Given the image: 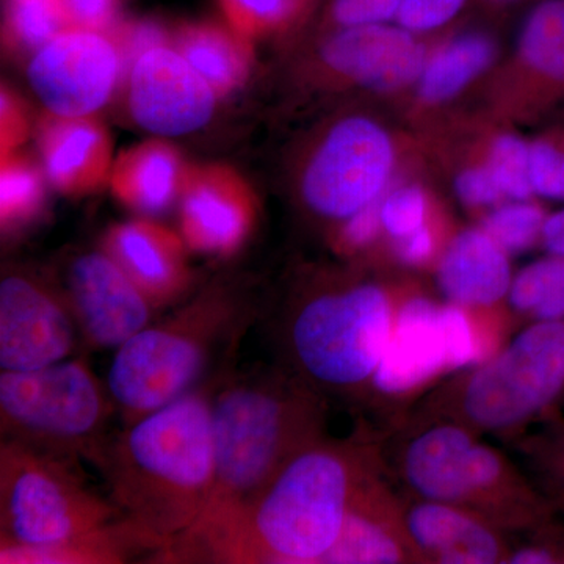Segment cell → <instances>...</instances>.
I'll list each match as a JSON object with an SVG mask.
<instances>
[{
	"label": "cell",
	"mask_w": 564,
	"mask_h": 564,
	"mask_svg": "<svg viewBox=\"0 0 564 564\" xmlns=\"http://www.w3.org/2000/svg\"><path fill=\"white\" fill-rule=\"evenodd\" d=\"M375 458L362 444L321 437L289 459L250 502L198 519L151 562L321 564Z\"/></svg>",
	"instance_id": "1"
},
{
	"label": "cell",
	"mask_w": 564,
	"mask_h": 564,
	"mask_svg": "<svg viewBox=\"0 0 564 564\" xmlns=\"http://www.w3.org/2000/svg\"><path fill=\"white\" fill-rule=\"evenodd\" d=\"M96 467L122 518L161 552L202 518L214 494L210 397L198 389L129 423L109 437Z\"/></svg>",
	"instance_id": "2"
},
{
	"label": "cell",
	"mask_w": 564,
	"mask_h": 564,
	"mask_svg": "<svg viewBox=\"0 0 564 564\" xmlns=\"http://www.w3.org/2000/svg\"><path fill=\"white\" fill-rule=\"evenodd\" d=\"M323 421L322 393L295 372L262 370L223 386L212 399L215 488L202 518L250 502L289 459L323 437Z\"/></svg>",
	"instance_id": "3"
},
{
	"label": "cell",
	"mask_w": 564,
	"mask_h": 564,
	"mask_svg": "<svg viewBox=\"0 0 564 564\" xmlns=\"http://www.w3.org/2000/svg\"><path fill=\"white\" fill-rule=\"evenodd\" d=\"M251 313L236 285L214 282L121 345L107 389L126 425L198 391L210 367L247 332Z\"/></svg>",
	"instance_id": "4"
},
{
	"label": "cell",
	"mask_w": 564,
	"mask_h": 564,
	"mask_svg": "<svg viewBox=\"0 0 564 564\" xmlns=\"http://www.w3.org/2000/svg\"><path fill=\"white\" fill-rule=\"evenodd\" d=\"M393 317L391 295L375 282L311 293L288 317L293 372L318 392L350 393L372 384Z\"/></svg>",
	"instance_id": "5"
},
{
	"label": "cell",
	"mask_w": 564,
	"mask_h": 564,
	"mask_svg": "<svg viewBox=\"0 0 564 564\" xmlns=\"http://www.w3.org/2000/svg\"><path fill=\"white\" fill-rule=\"evenodd\" d=\"M115 404L85 359L0 373V432L11 441L76 464L101 459Z\"/></svg>",
	"instance_id": "6"
},
{
	"label": "cell",
	"mask_w": 564,
	"mask_h": 564,
	"mask_svg": "<svg viewBox=\"0 0 564 564\" xmlns=\"http://www.w3.org/2000/svg\"><path fill=\"white\" fill-rule=\"evenodd\" d=\"M400 470L423 499L466 508L502 530L525 525L532 494L513 464L469 426L437 422L403 448Z\"/></svg>",
	"instance_id": "7"
},
{
	"label": "cell",
	"mask_w": 564,
	"mask_h": 564,
	"mask_svg": "<svg viewBox=\"0 0 564 564\" xmlns=\"http://www.w3.org/2000/svg\"><path fill=\"white\" fill-rule=\"evenodd\" d=\"M74 464L25 445L0 444V545L43 549L77 540L122 518L91 491Z\"/></svg>",
	"instance_id": "8"
},
{
	"label": "cell",
	"mask_w": 564,
	"mask_h": 564,
	"mask_svg": "<svg viewBox=\"0 0 564 564\" xmlns=\"http://www.w3.org/2000/svg\"><path fill=\"white\" fill-rule=\"evenodd\" d=\"M563 388L564 322H538L463 378L447 413L474 432H513Z\"/></svg>",
	"instance_id": "9"
},
{
	"label": "cell",
	"mask_w": 564,
	"mask_h": 564,
	"mask_svg": "<svg viewBox=\"0 0 564 564\" xmlns=\"http://www.w3.org/2000/svg\"><path fill=\"white\" fill-rule=\"evenodd\" d=\"M395 166L388 131L366 117L337 121L304 166L300 192L307 209L345 221L380 199Z\"/></svg>",
	"instance_id": "10"
},
{
	"label": "cell",
	"mask_w": 564,
	"mask_h": 564,
	"mask_svg": "<svg viewBox=\"0 0 564 564\" xmlns=\"http://www.w3.org/2000/svg\"><path fill=\"white\" fill-rule=\"evenodd\" d=\"M28 80L47 113L95 117L122 82V63L110 32L65 29L33 52Z\"/></svg>",
	"instance_id": "11"
},
{
	"label": "cell",
	"mask_w": 564,
	"mask_h": 564,
	"mask_svg": "<svg viewBox=\"0 0 564 564\" xmlns=\"http://www.w3.org/2000/svg\"><path fill=\"white\" fill-rule=\"evenodd\" d=\"M80 340L62 289L13 270L0 281V369H43L68 359Z\"/></svg>",
	"instance_id": "12"
},
{
	"label": "cell",
	"mask_w": 564,
	"mask_h": 564,
	"mask_svg": "<svg viewBox=\"0 0 564 564\" xmlns=\"http://www.w3.org/2000/svg\"><path fill=\"white\" fill-rule=\"evenodd\" d=\"M122 84L133 122L161 139L199 131L217 109L218 96L173 43L144 52Z\"/></svg>",
	"instance_id": "13"
},
{
	"label": "cell",
	"mask_w": 564,
	"mask_h": 564,
	"mask_svg": "<svg viewBox=\"0 0 564 564\" xmlns=\"http://www.w3.org/2000/svg\"><path fill=\"white\" fill-rule=\"evenodd\" d=\"M62 291L93 348L118 350L151 325L154 303L104 248L70 259Z\"/></svg>",
	"instance_id": "14"
},
{
	"label": "cell",
	"mask_w": 564,
	"mask_h": 564,
	"mask_svg": "<svg viewBox=\"0 0 564 564\" xmlns=\"http://www.w3.org/2000/svg\"><path fill=\"white\" fill-rule=\"evenodd\" d=\"M180 218L182 239L191 250L231 256L254 229L258 199L231 166H191L181 193Z\"/></svg>",
	"instance_id": "15"
},
{
	"label": "cell",
	"mask_w": 564,
	"mask_h": 564,
	"mask_svg": "<svg viewBox=\"0 0 564 564\" xmlns=\"http://www.w3.org/2000/svg\"><path fill=\"white\" fill-rule=\"evenodd\" d=\"M452 370L444 304L425 295L408 296L395 307L391 337L370 386L380 395L402 399Z\"/></svg>",
	"instance_id": "16"
},
{
	"label": "cell",
	"mask_w": 564,
	"mask_h": 564,
	"mask_svg": "<svg viewBox=\"0 0 564 564\" xmlns=\"http://www.w3.org/2000/svg\"><path fill=\"white\" fill-rule=\"evenodd\" d=\"M323 65L336 76L375 91H393L417 82L425 46L400 25L336 28L321 47Z\"/></svg>",
	"instance_id": "17"
},
{
	"label": "cell",
	"mask_w": 564,
	"mask_h": 564,
	"mask_svg": "<svg viewBox=\"0 0 564 564\" xmlns=\"http://www.w3.org/2000/svg\"><path fill=\"white\" fill-rule=\"evenodd\" d=\"M421 563L404 525L403 505L378 464L352 494L343 530L321 564Z\"/></svg>",
	"instance_id": "18"
},
{
	"label": "cell",
	"mask_w": 564,
	"mask_h": 564,
	"mask_svg": "<svg viewBox=\"0 0 564 564\" xmlns=\"http://www.w3.org/2000/svg\"><path fill=\"white\" fill-rule=\"evenodd\" d=\"M404 525L422 563H507L502 529L456 505L423 499L403 505Z\"/></svg>",
	"instance_id": "19"
},
{
	"label": "cell",
	"mask_w": 564,
	"mask_h": 564,
	"mask_svg": "<svg viewBox=\"0 0 564 564\" xmlns=\"http://www.w3.org/2000/svg\"><path fill=\"white\" fill-rule=\"evenodd\" d=\"M102 248L155 307L177 302L191 289L187 243L150 217L111 226Z\"/></svg>",
	"instance_id": "20"
},
{
	"label": "cell",
	"mask_w": 564,
	"mask_h": 564,
	"mask_svg": "<svg viewBox=\"0 0 564 564\" xmlns=\"http://www.w3.org/2000/svg\"><path fill=\"white\" fill-rule=\"evenodd\" d=\"M39 147L46 180L63 195H88L109 182L113 143L95 117L47 113L40 124Z\"/></svg>",
	"instance_id": "21"
},
{
	"label": "cell",
	"mask_w": 564,
	"mask_h": 564,
	"mask_svg": "<svg viewBox=\"0 0 564 564\" xmlns=\"http://www.w3.org/2000/svg\"><path fill=\"white\" fill-rule=\"evenodd\" d=\"M511 282L508 252L484 228L456 234L437 265V284L447 302L469 311L502 302Z\"/></svg>",
	"instance_id": "22"
},
{
	"label": "cell",
	"mask_w": 564,
	"mask_h": 564,
	"mask_svg": "<svg viewBox=\"0 0 564 564\" xmlns=\"http://www.w3.org/2000/svg\"><path fill=\"white\" fill-rule=\"evenodd\" d=\"M188 169L180 150L159 137L122 151L111 166L109 185L129 209L158 217L180 203Z\"/></svg>",
	"instance_id": "23"
},
{
	"label": "cell",
	"mask_w": 564,
	"mask_h": 564,
	"mask_svg": "<svg viewBox=\"0 0 564 564\" xmlns=\"http://www.w3.org/2000/svg\"><path fill=\"white\" fill-rule=\"evenodd\" d=\"M518 58L533 109L564 102V0H543L530 11L519 33Z\"/></svg>",
	"instance_id": "24"
},
{
	"label": "cell",
	"mask_w": 564,
	"mask_h": 564,
	"mask_svg": "<svg viewBox=\"0 0 564 564\" xmlns=\"http://www.w3.org/2000/svg\"><path fill=\"white\" fill-rule=\"evenodd\" d=\"M173 46L198 70L218 99L243 87L252 66L251 40L228 24L203 21L182 25L173 33Z\"/></svg>",
	"instance_id": "25"
},
{
	"label": "cell",
	"mask_w": 564,
	"mask_h": 564,
	"mask_svg": "<svg viewBox=\"0 0 564 564\" xmlns=\"http://www.w3.org/2000/svg\"><path fill=\"white\" fill-rule=\"evenodd\" d=\"M159 545L135 525L117 519L98 532L43 549L0 545L2 564H120L141 554H158Z\"/></svg>",
	"instance_id": "26"
},
{
	"label": "cell",
	"mask_w": 564,
	"mask_h": 564,
	"mask_svg": "<svg viewBox=\"0 0 564 564\" xmlns=\"http://www.w3.org/2000/svg\"><path fill=\"white\" fill-rule=\"evenodd\" d=\"M496 43L484 32H467L426 58L419 77V98L426 104L451 101L480 77L496 58Z\"/></svg>",
	"instance_id": "27"
},
{
	"label": "cell",
	"mask_w": 564,
	"mask_h": 564,
	"mask_svg": "<svg viewBox=\"0 0 564 564\" xmlns=\"http://www.w3.org/2000/svg\"><path fill=\"white\" fill-rule=\"evenodd\" d=\"M44 170L20 151L2 154L0 163V221L2 231L24 228L43 212Z\"/></svg>",
	"instance_id": "28"
},
{
	"label": "cell",
	"mask_w": 564,
	"mask_h": 564,
	"mask_svg": "<svg viewBox=\"0 0 564 564\" xmlns=\"http://www.w3.org/2000/svg\"><path fill=\"white\" fill-rule=\"evenodd\" d=\"M511 307L540 322L564 318V258L551 254L516 274L508 293Z\"/></svg>",
	"instance_id": "29"
},
{
	"label": "cell",
	"mask_w": 564,
	"mask_h": 564,
	"mask_svg": "<svg viewBox=\"0 0 564 564\" xmlns=\"http://www.w3.org/2000/svg\"><path fill=\"white\" fill-rule=\"evenodd\" d=\"M69 29L58 0H7L6 41L20 54H33Z\"/></svg>",
	"instance_id": "30"
},
{
	"label": "cell",
	"mask_w": 564,
	"mask_h": 564,
	"mask_svg": "<svg viewBox=\"0 0 564 564\" xmlns=\"http://www.w3.org/2000/svg\"><path fill=\"white\" fill-rule=\"evenodd\" d=\"M545 218L543 207L527 199L500 204L491 214L486 215L481 228L508 254H516L530 250L538 240L543 239Z\"/></svg>",
	"instance_id": "31"
},
{
	"label": "cell",
	"mask_w": 564,
	"mask_h": 564,
	"mask_svg": "<svg viewBox=\"0 0 564 564\" xmlns=\"http://www.w3.org/2000/svg\"><path fill=\"white\" fill-rule=\"evenodd\" d=\"M488 166L503 195L527 202L534 195L530 172V144L514 133H502L489 148Z\"/></svg>",
	"instance_id": "32"
},
{
	"label": "cell",
	"mask_w": 564,
	"mask_h": 564,
	"mask_svg": "<svg viewBox=\"0 0 564 564\" xmlns=\"http://www.w3.org/2000/svg\"><path fill=\"white\" fill-rule=\"evenodd\" d=\"M218 3L226 24L251 41L284 28L302 7V0H218Z\"/></svg>",
	"instance_id": "33"
},
{
	"label": "cell",
	"mask_w": 564,
	"mask_h": 564,
	"mask_svg": "<svg viewBox=\"0 0 564 564\" xmlns=\"http://www.w3.org/2000/svg\"><path fill=\"white\" fill-rule=\"evenodd\" d=\"M534 195L564 202V131L545 133L530 143Z\"/></svg>",
	"instance_id": "34"
},
{
	"label": "cell",
	"mask_w": 564,
	"mask_h": 564,
	"mask_svg": "<svg viewBox=\"0 0 564 564\" xmlns=\"http://www.w3.org/2000/svg\"><path fill=\"white\" fill-rule=\"evenodd\" d=\"M429 198L419 185H403L381 198L383 231L393 240L404 239L426 225Z\"/></svg>",
	"instance_id": "35"
},
{
	"label": "cell",
	"mask_w": 564,
	"mask_h": 564,
	"mask_svg": "<svg viewBox=\"0 0 564 564\" xmlns=\"http://www.w3.org/2000/svg\"><path fill=\"white\" fill-rule=\"evenodd\" d=\"M117 43L122 63V82L131 70L133 63L152 47L173 43V33L154 20H137L117 24L110 31Z\"/></svg>",
	"instance_id": "36"
},
{
	"label": "cell",
	"mask_w": 564,
	"mask_h": 564,
	"mask_svg": "<svg viewBox=\"0 0 564 564\" xmlns=\"http://www.w3.org/2000/svg\"><path fill=\"white\" fill-rule=\"evenodd\" d=\"M466 2L467 0H402L395 22L414 35L436 31L455 20Z\"/></svg>",
	"instance_id": "37"
},
{
	"label": "cell",
	"mask_w": 564,
	"mask_h": 564,
	"mask_svg": "<svg viewBox=\"0 0 564 564\" xmlns=\"http://www.w3.org/2000/svg\"><path fill=\"white\" fill-rule=\"evenodd\" d=\"M402 0H332L328 18L334 28L388 24L395 21Z\"/></svg>",
	"instance_id": "38"
},
{
	"label": "cell",
	"mask_w": 564,
	"mask_h": 564,
	"mask_svg": "<svg viewBox=\"0 0 564 564\" xmlns=\"http://www.w3.org/2000/svg\"><path fill=\"white\" fill-rule=\"evenodd\" d=\"M69 29L110 32L117 25L120 0H58Z\"/></svg>",
	"instance_id": "39"
},
{
	"label": "cell",
	"mask_w": 564,
	"mask_h": 564,
	"mask_svg": "<svg viewBox=\"0 0 564 564\" xmlns=\"http://www.w3.org/2000/svg\"><path fill=\"white\" fill-rule=\"evenodd\" d=\"M455 192L459 202L473 209L497 206L503 202V198H507L489 170L488 163L464 169L456 176Z\"/></svg>",
	"instance_id": "40"
},
{
	"label": "cell",
	"mask_w": 564,
	"mask_h": 564,
	"mask_svg": "<svg viewBox=\"0 0 564 564\" xmlns=\"http://www.w3.org/2000/svg\"><path fill=\"white\" fill-rule=\"evenodd\" d=\"M384 196V195H383ZM381 196V198H383ZM381 198L352 214L340 226L337 243L345 251H361L377 242L383 231L381 223Z\"/></svg>",
	"instance_id": "41"
},
{
	"label": "cell",
	"mask_w": 564,
	"mask_h": 564,
	"mask_svg": "<svg viewBox=\"0 0 564 564\" xmlns=\"http://www.w3.org/2000/svg\"><path fill=\"white\" fill-rule=\"evenodd\" d=\"M0 141H2V154L17 151L21 143L28 139L31 122H29L28 111L17 95L10 88H3L0 95Z\"/></svg>",
	"instance_id": "42"
},
{
	"label": "cell",
	"mask_w": 564,
	"mask_h": 564,
	"mask_svg": "<svg viewBox=\"0 0 564 564\" xmlns=\"http://www.w3.org/2000/svg\"><path fill=\"white\" fill-rule=\"evenodd\" d=\"M434 252H436V234L429 223L411 236L395 240L397 259L408 267L425 265L426 262L432 261Z\"/></svg>",
	"instance_id": "43"
},
{
	"label": "cell",
	"mask_w": 564,
	"mask_h": 564,
	"mask_svg": "<svg viewBox=\"0 0 564 564\" xmlns=\"http://www.w3.org/2000/svg\"><path fill=\"white\" fill-rule=\"evenodd\" d=\"M486 3H491L496 7L513 6V3L522 2V0H484Z\"/></svg>",
	"instance_id": "44"
}]
</instances>
